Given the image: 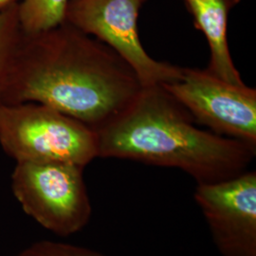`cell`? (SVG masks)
<instances>
[{"label":"cell","mask_w":256,"mask_h":256,"mask_svg":"<svg viewBox=\"0 0 256 256\" xmlns=\"http://www.w3.org/2000/svg\"><path fill=\"white\" fill-rule=\"evenodd\" d=\"M142 88L137 74L115 50L64 21L38 32L20 30L1 104H45L96 130Z\"/></svg>","instance_id":"6da1fadb"},{"label":"cell","mask_w":256,"mask_h":256,"mask_svg":"<svg viewBox=\"0 0 256 256\" xmlns=\"http://www.w3.org/2000/svg\"><path fill=\"white\" fill-rule=\"evenodd\" d=\"M95 132L99 158L178 168L196 184L242 174L256 155L254 147L198 128L192 115L162 84L144 88Z\"/></svg>","instance_id":"7a4b0ae2"},{"label":"cell","mask_w":256,"mask_h":256,"mask_svg":"<svg viewBox=\"0 0 256 256\" xmlns=\"http://www.w3.org/2000/svg\"><path fill=\"white\" fill-rule=\"evenodd\" d=\"M0 146L16 162L86 167L99 158L94 129L37 102L0 104Z\"/></svg>","instance_id":"3957f363"},{"label":"cell","mask_w":256,"mask_h":256,"mask_svg":"<svg viewBox=\"0 0 256 256\" xmlns=\"http://www.w3.org/2000/svg\"><path fill=\"white\" fill-rule=\"evenodd\" d=\"M84 169L66 162H16L12 192L37 224L57 236L68 238L92 220Z\"/></svg>","instance_id":"277c9868"},{"label":"cell","mask_w":256,"mask_h":256,"mask_svg":"<svg viewBox=\"0 0 256 256\" xmlns=\"http://www.w3.org/2000/svg\"><path fill=\"white\" fill-rule=\"evenodd\" d=\"M146 0H70L64 22L110 46L137 74L142 86L174 82L182 68L156 61L140 43V10Z\"/></svg>","instance_id":"5b68a950"},{"label":"cell","mask_w":256,"mask_h":256,"mask_svg":"<svg viewBox=\"0 0 256 256\" xmlns=\"http://www.w3.org/2000/svg\"><path fill=\"white\" fill-rule=\"evenodd\" d=\"M196 124L256 148V90L227 82L207 68H182L178 80L162 84Z\"/></svg>","instance_id":"8992f818"},{"label":"cell","mask_w":256,"mask_h":256,"mask_svg":"<svg viewBox=\"0 0 256 256\" xmlns=\"http://www.w3.org/2000/svg\"><path fill=\"white\" fill-rule=\"evenodd\" d=\"M194 202L221 256H256V172L198 184Z\"/></svg>","instance_id":"52a82bcc"},{"label":"cell","mask_w":256,"mask_h":256,"mask_svg":"<svg viewBox=\"0 0 256 256\" xmlns=\"http://www.w3.org/2000/svg\"><path fill=\"white\" fill-rule=\"evenodd\" d=\"M196 28L204 34L210 50L207 70L227 82L243 84L230 54L227 26L230 12L240 0H183Z\"/></svg>","instance_id":"ba28073f"},{"label":"cell","mask_w":256,"mask_h":256,"mask_svg":"<svg viewBox=\"0 0 256 256\" xmlns=\"http://www.w3.org/2000/svg\"><path fill=\"white\" fill-rule=\"evenodd\" d=\"M70 0H23L18 3L20 30L38 32L56 27L64 21Z\"/></svg>","instance_id":"9c48e42d"},{"label":"cell","mask_w":256,"mask_h":256,"mask_svg":"<svg viewBox=\"0 0 256 256\" xmlns=\"http://www.w3.org/2000/svg\"><path fill=\"white\" fill-rule=\"evenodd\" d=\"M19 32L18 3L16 2L0 12V104L6 70Z\"/></svg>","instance_id":"30bf717a"},{"label":"cell","mask_w":256,"mask_h":256,"mask_svg":"<svg viewBox=\"0 0 256 256\" xmlns=\"http://www.w3.org/2000/svg\"><path fill=\"white\" fill-rule=\"evenodd\" d=\"M14 256H106L90 248L63 241L40 240L20 250Z\"/></svg>","instance_id":"8fae6325"},{"label":"cell","mask_w":256,"mask_h":256,"mask_svg":"<svg viewBox=\"0 0 256 256\" xmlns=\"http://www.w3.org/2000/svg\"><path fill=\"white\" fill-rule=\"evenodd\" d=\"M16 2H18V0H0V12Z\"/></svg>","instance_id":"7c38bea8"}]
</instances>
